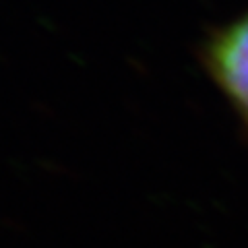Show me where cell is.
I'll use <instances>...</instances> for the list:
<instances>
[{"label":"cell","instance_id":"obj_1","mask_svg":"<svg viewBox=\"0 0 248 248\" xmlns=\"http://www.w3.org/2000/svg\"><path fill=\"white\" fill-rule=\"evenodd\" d=\"M207 66L248 120V17L221 29L207 46Z\"/></svg>","mask_w":248,"mask_h":248}]
</instances>
